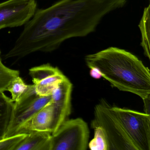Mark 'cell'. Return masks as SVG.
Instances as JSON below:
<instances>
[{"label":"cell","mask_w":150,"mask_h":150,"mask_svg":"<svg viewBox=\"0 0 150 150\" xmlns=\"http://www.w3.org/2000/svg\"><path fill=\"white\" fill-rule=\"evenodd\" d=\"M51 137L50 132H31L27 133L15 150H51Z\"/></svg>","instance_id":"obj_11"},{"label":"cell","mask_w":150,"mask_h":150,"mask_svg":"<svg viewBox=\"0 0 150 150\" xmlns=\"http://www.w3.org/2000/svg\"><path fill=\"white\" fill-rule=\"evenodd\" d=\"M36 93L39 96L50 95L66 76L57 67L49 64L29 69Z\"/></svg>","instance_id":"obj_8"},{"label":"cell","mask_w":150,"mask_h":150,"mask_svg":"<svg viewBox=\"0 0 150 150\" xmlns=\"http://www.w3.org/2000/svg\"><path fill=\"white\" fill-rule=\"evenodd\" d=\"M27 133H17L0 139V150H15Z\"/></svg>","instance_id":"obj_17"},{"label":"cell","mask_w":150,"mask_h":150,"mask_svg":"<svg viewBox=\"0 0 150 150\" xmlns=\"http://www.w3.org/2000/svg\"><path fill=\"white\" fill-rule=\"evenodd\" d=\"M37 9L36 0H7L0 3V30L25 25Z\"/></svg>","instance_id":"obj_7"},{"label":"cell","mask_w":150,"mask_h":150,"mask_svg":"<svg viewBox=\"0 0 150 150\" xmlns=\"http://www.w3.org/2000/svg\"><path fill=\"white\" fill-rule=\"evenodd\" d=\"M138 150H150V116L136 110L111 106Z\"/></svg>","instance_id":"obj_5"},{"label":"cell","mask_w":150,"mask_h":150,"mask_svg":"<svg viewBox=\"0 0 150 150\" xmlns=\"http://www.w3.org/2000/svg\"><path fill=\"white\" fill-rule=\"evenodd\" d=\"M90 75L94 79H100L102 78L101 74L100 71L95 67L90 68Z\"/></svg>","instance_id":"obj_18"},{"label":"cell","mask_w":150,"mask_h":150,"mask_svg":"<svg viewBox=\"0 0 150 150\" xmlns=\"http://www.w3.org/2000/svg\"><path fill=\"white\" fill-rule=\"evenodd\" d=\"M1 54L0 51V92H5L6 91L7 88L11 81L15 77L20 76V72L5 66L2 62Z\"/></svg>","instance_id":"obj_15"},{"label":"cell","mask_w":150,"mask_h":150,"mask_svg":"<svg viewBox=\"0 0 150 150\" xmlns=\"http://www.w3.org/2000/svg\"><path fill=\"white\" fill-rule=\"evenodd\" d=\"M143 100L144 103L145 113L150 115V96Z\"/></svg>","instance_id":"obj_19"},{"label":"cell","mask_w":150,"mask_h":150,"mask_svg":"<svg viewBox=\"0 0 150 150\" xmlns=\"http://www.w3.org/2000/svg\"><path fill=\"white\" fill-rule=\"evenodd\" d=\"M126 0H60L37 9L12 49L7 59H20L38 52H49L72 38L95 31L105 16L122 8Z\"/></svg>","instance_id":"obj_1"},{"label":"cell","mask_w":150,"mask_h":150,"mask_svg":"<svg viewBox=\"0 0 150 150\" xmlns=\"http://www.w3.org/2000/svg\"><path fill=\"white\" fill-rule=\"evenodd\" d=\"M91 126H99L103 130L108 150H138L111 106L106 101L102 100L95 107Z\"/></svg>","instance_id":"obj_3"},{"label":"cell","mask_w":150,"mask_h":150,"mask_svg":"<svg viewBox=\"0 0 150 150\" xmlns=\"http://www.w3.org/2000/svg\"><path fill=\"white\" fill-rule=\"evenodd\" d=\"M54 121V107L52 101L32 116L18 129L17 133H28L33 131L52 133Z\"/></svg>","instance_id":"obj_10"},{"label":"cell","mask_w":150,"mask_h":150,"mask_svg":"<svg viewBox=\"0 0 150 150\" xmlns=\"http://www.w3.org/2000/svg\"><path fill=\"white\" fill-rule=\"evenodd\" d=\"M28 86L20 76H18L11 81L7 88L6 91L10 92L12 101L14 103H16L26 92Z\"/></svg>","instance_id":"obj_14"},{"label":"cell","mask_w":150,"mask_h":150,"mask_svg":"<svg viewBox=\"0 0 150 150\" xmlns=\"http://www.w3.org/2000/svg\"><path fill=\"white\" fill-rule=\"evenodd\" d=\"M52 100V95L41 96L37 94L34 85L28 89L19 101L14 103V108L5 137L16 134L20 127Z\"/></svg>","instance_id":"obj_6"},{"label":"cell","mask_w":150,"mask_h":150,"mask_svg":"<svg viewBox=\"0 0 150 150\" xmlns=\"http://www.w3.org/2000/svg\"><path fill=\"white\" fill-rule=\"evenodd\" d=\"M14 108V102L4 92H0V139L5 137Z\"/></svg>","instance_id":"obj_12"},{"label":"cell","mask_w":150,"mask_h":150,"mask_svg":"<svg viewBox=\"0 0 150 150\" xmlns=\"http://www.w3.org/2000/svg\"><path fill=\"white\" fill-rule=\"evenodd\" d=\"M73 86L66 77L52 93L54 107V121L52 135L57 132L61 125L68 119L71 110V97Z\"/></svg>","instance_id":"obj_9"},{"label":"cell","mask_w":150,"mask_h":150,"mask_svg":"<svg viewBox=\"0 0 150 150\" xmlns=\"http://www.w3.org/2000/svg\"><path fill=\"white\" fill-rule=\"evenodd\" d=\"M89 136L88 125L84 120L67 119L52 135L51 150H86Z\"/></svg>","instance_id":"obj_4"},{"label":"cell","mask_w":150,"mask_h":150,"mask_svg":"<svg viewBox=\"0 0 150 150\" xmlns=\"http://www.w3.org/2000/svg\"><path fill=\"white\" fill-rule=\"evenodd\" d=\"M150 5L144 9L142 19L139 24L141 33V45L144 49L145 55L149 59L150 55Z\"/></svg>","instance_id":"obj_13"},{"label":"cell","mask_w":150,"mask_h":150,"mask_svg":"<svg viewBox=\"0 0 150 150\" xmlns=\"http://www.w3.org/2000/svg\"><path fill=\"white\" fill-rule=\"evenodd\" d=\"M89 68L95 67L102 77L120 91L137 95L142 100L150 96L148 67L129 52L111 47L85 57Z\"/></svg>","instance_id":"obj_2"},{"label":"cell","mask_w":150,"mask_h":150,"mask_svg":"<svg viewBox=\"0 0 150 150\" xmlns=\"http://www.w3.org/2000/svg\"><path fill=\"white\" fill-rule=\"evenodd\" d=\"M94 130V136L88 144L91 150H108V142L104 132L101 127L96 126L93 128Z\"/></svg>","instance_id":"obj_16"}]
</instances>
